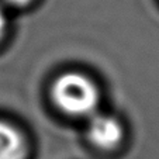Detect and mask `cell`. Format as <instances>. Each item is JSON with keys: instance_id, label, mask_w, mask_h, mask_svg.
<instances>
[{"instance_id": "3", "label": "cell", "mask_w": 159, "mask_h": 159, "mask_svg": "<svg viewBox=\"0 0 159 159\" xmlns=\"http://www.w3.org/2000/svg\"><path fill=\"white\" fill-rule=\"evenodd\" d=\"M25 142L17 128L0 121V159H23Z\"/></svg>"}, {"instance_id": "5", "label": "cell", "mask_w": 159, "mask_h": 159, "mask_svg": "<svg viewBox=\"0 0 159 159\" xmlns=\"http://www.w3.org/2000/svg\"><path fill=\"white\" fill-rule=\"evenodd\" d=\"M6 2L13 6H23V4H27L30 0H6Z\"/></svg>"}, {"instance_id": "4", "label": "cell", "mask_w": 159, "mask_h": 159, "mask_svg": "<svg viewBox=\"0 0 159 159\" xmlns=\"http://www.w3.org/2000/svg\"><path fill=\"white\" fill-rule=\"evenodd\" d=\"M4 30H6V14H4L3 9L0 7V38L3 35Z\"/></svg>"}, {"instance_id": "2", "label": "cell", "mask_w": 159, "mask_h": 159, "mask_svg": "<svg viewBox=\"0 0 159 159\" xmlns=\"http://www.w3.org/2000/svg\"><path fill=\"white\" fill-rule=\"evenodd\" d=\"M87 137L99 148H113L123 138V127L117 118L107 114H93L87 124Z\"/></svg>"}, {"instance_id": "1", "label": "cell", "mask_w": 159, "mask_h": 159, "mask_svg": "<svg viewBox=\"0 0 159 159\" xmlns=\"http://www.w3.org/2000/svg\"><path fill=\"white\" fill-rule=\"evenodd\" d=\"M52 97L63 113L70 116H93L100 96L97 86L87 76L68 72L55 80Z\"/></svg>"}]
</instances>
